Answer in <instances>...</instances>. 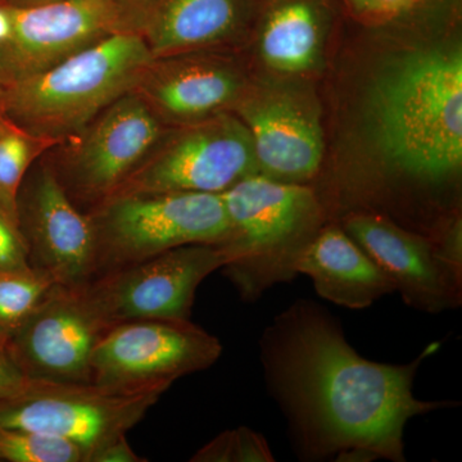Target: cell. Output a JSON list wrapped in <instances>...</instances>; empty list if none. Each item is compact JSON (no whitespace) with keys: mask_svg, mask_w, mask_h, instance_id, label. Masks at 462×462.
<instances>
[{"mask_svg":"<svg viewBox=\"0 0 462 462\" xmlns=\"http://www.w3.org/2000/svg\"><path fill=\"white\" fill-rule=\"evenodd\" d=\"M54 284L50 275L33 267L0 272V343L7 345Z\"/></svg>","mask_w":462,"mask_h":462,"instance_id":"obj_21","label":"cell"},{"mask_svg":"<svg viewBox=\"0 0 462 462\" xmlns=\"http://www.w3.org/2000/svg\"><path fill=\"white\" fill-rule=\"evenodd\" d=\"M220 197L229 221L221 270L240 298L254 303L275 285L294 281L298 260L324 225L315 190L254 173Z\"/></svg>","mask_w":462,"mask_h":462,"instance_id":"obj_3","label":"cell"},{"mask_svg":"<svg viewBox=\"0 0 462 462\" xmlns=\"http://www.w3.org/2000/svg\"><path fill=\"white\" fill-rule=\"evenodd\" d=\"M340 225L407 306L425 314L461 306L462 272L442 256L433 240L372 212H349Z\"/></svg>","mask_w":462,"mask_h":462,"instance_id":"obj_13","label":"cell"},{"mask_svg":"<svg viewBox=\"0 0 462 462\" xmlns=\"http://www.w3.org/2000/svg\"><path fill=\"white\" fill-rule=\"evenodd\" d=\"M12 12L11 39L0 51L5 85L51 69L112 33L135 32L100 0H60Z\"/></svg>","mask_w":462,"mask_h":462,"instance_id":"obj_14","label":"cell"},{"mask_svg":"<svg viewBox=\"0 0 462 462\" xmlns=\"http://www.w3.org/2000/svg\"><path fill=\"white\" fill-rule=\"evenodd\" d=\"M17 220L33 269L60 285L85 284L96 278V236L90 216L76 207L54 167L42 158L18 191Z\"/></svg>","mask_w":462,"mask_h":462,"instance_id":"obj_12","label":"cell"},{"mask_svg":"<svg viewBox=\"0 0 462 462\" xmlns=\"http://www.w3.org/2000/svg\"><path fill=\"white\" fill-rule=\"evenodd\" d=\"M324 300L351 310L367 309L394 287L372 257L340 224L322 225L297 263Z\"/></svg>","mask_w":462,"mask_h":462,"instance_id":"obj_17","label":"cell"},{"mask_svg":"<svg viewBox=\"0 0 462 462\" xmlns=\"http://www.w3.org/2000/svg\"><path fill=\"white\" fill-rule=\"evenodd\" d=\"M171 385L112 387L29 379L17 393L0 400V425L66 440L90 462L97 451L136 427Z\"/></svg>","mask_w":462,"mask_h":462,"instance_id":"obj_6","label":"cell"},{"mask_svg":"<svg viewBox=\"0 0 462 462\" xmlns=\"http://www.w3.org/2000/svg\"><path fill=\"white\" fill-rule=\"evenodd\" d=\"M27 380L9 356L7 346L0 343V400L17 393Z\"/></svg>","mask_w":462,"mask_h":462,"instance_id":"obj_26","label":"cell"},{"mask_svg":"<svg viewBox=\"0 0 462 462\" xmlns=\"http://www.w3.org/2000/svg\"><path fill=\"white\" fill-rule=\"evenodd\" d=\"M14 30V12L11 5L0 3V51L7 45Z\"/></svg>","mask_w":462,"mask_h":462,"instance_id":"obj_29","label":"cell"},{"mask_svg":"<svg viewBox=\"0 0 462 462\" xmlns=\"http://www.w3.org/2000/svg\"><path fill=\"white\" fill-rule=\"evenodd\" d=\"M358 12L369 16H397L411 11L425 0H346Z\"/></svg>","mask_w":462,"mask_h":462,"instance_id":"obj_25","label":"cell"},{"mask_svg":"<svg viewBox=\"0 0 462 462\" xmlns=\"http://www.w3.org/2000/svg\"><path fill=\"white\" fill-rule=\"evenodd\" d=\"M60 144L57 139L29 132L0 109V207L12 217L17 220L18 191L27 172Z\"/></svg>","mask_w":462,"mask_h":462,"instance_id":"obj_20","label":"cell"},{"mask_svg":"<svg viewBox=\"0 0 462 462\" xmlns=\"http://www.w3.org/2000/svg\"><path fill=\"white\" fill-rule=\"evenodd\" d=\"M0 3H5V0H0Z\"/></svg>","mask_w":462,"mask_h":462,"instance_id":"obj_32","label":"cell"},{"mask_svg":"<svg viewBox=\"0 0 462 462\" xmlns=\"http://www.w3.org/2000/svg\"><path fill=\"white\" fill-rule=\"evenodd\" d=\"M54 2H60V0H5V5H11V7L26 8Z\"/></svg>","mask_w":462,"mask_h":462,"instance_id":"obj_30","label":"cell"},{"mask_svg":"<svg viewBox=\"0 0 462 462\" xmlns=\"http://www.w3.org/2000/svg\"><path fill=\"white\" fill-rule=\"evenodd\" d=\"M275 460L263 436L248 427L224 431L207 443L190 461L273 462Z\"/></svg>","mask_w":462,"mask_h":462,"instance_id":"obj_23","label":"cell"},{"mask_svg":"<svg viewBox=\"0 0 462 462\" xmlns=\"http://www.w3.org/2000/svg\"><path fill=\"white\" fill-rule=\"evenodd\" d=\"M111 327L91 282L54 284L5 346L27 379L89 383L94 346Z\"/></svg>","mask_w":462,"mask_h":462,"instance_id":"obj_10","label":"cell"},{"mask_svg":"<svg viewBox=\"0 0 462 462\" xmlns=\"http://www.w3.org/2000/svg\"><path fill=\"white\" fill-rule=\"evenodd\" d=\"M163 124H190L236 107L239 72L221 58L194 53L153 58L134 89Z\"/></svg>","mask_w":462,"mask_h":462,"instance_id":"obj_16","label":"cell"},{"mask_svg":"<svg viewBox=\"0 0 462 462\" xmlns=\"http://www.w3.org/2000/svg\"><path fill=\"white\" fill-rule=\"evenodd\" d=\"M220 245L170 249L91 281L100 309L112 325L130 320H190L200 282L223 269Z\"/></svg>","mask_w":462,"mask_h":462,"instance_id":"obj_11","label":"cell"},{"mask_svg":"<svg viewBox=\"0 0 462 462\" xmlns=\"http://www.w3.org/2000/svg\"><path fill=\"white\" fill-rule=\"evenodd\" d=\"M145 458H142L134 452L132 446L127 442L126 436L116 438L115 440L109 442L108 445L100 448L91 457L90 462H144Z\"/></svg>","mask_w":462,"mask_h":462,"instance_id":"obj_28","label":"cell"},{"mask_svg":"<svg viewBox=\"0 0 462 462\" xmlns=\"http://www.w3.org/2000/svg\"><path fill=\"white\" fill-rule=\"evenodd\" d=\"M0 461L85 462L78 446L58 438L0 425Z\"/></svg>","mask_w":462,"mask_h":462,"instance_id":"obj_22","label":"cell"},{"mask_svg":"<svg viewBox=\"0 0 462 462\" xmlns=\"http://www.w3.org/2000/svg\"><path fill=\"white\" fill-rule=\"evenodd\" d=\"M29 267V249L20 225L0 207V272Z\"/></svg>","mask_w":462,"mask_h":462,"instance_id":"obj_24","label":"cell"},{"mask_svg":"<svg viewBox=\"0 0 462 462\" xmlns=\"http://www.w3.org/2000/svg\"><path fill=\"white\" fill-rule=\"evenodd\" d=\"M165 132V124L130 91L60 144L62 160L53 167L72 199L94 207L115 193Z\"/></svg>","mask_w":462,"mask_h":462,"instance_id":"obj_8","label":"cell"},{"mask_svg":"<svg viewBox=\"0 0 462 462\" xmlns=\"http://www.w3.org/2000/svg\"><path fill=\"white\" fill-rule=\"evenodd\" d=\"M254 173H258V166L247 127L238 116L221 112L166 130L147 158L108 199L134 194H221Z\"/></svg>","mask_w":462,"mask_h":462,"instance_id":"obj_7","label":"cell"},{"mask_svg":"<svg viewBox=\"0 0 462 462\" xmlns=\"http://www.w3.org/2000/svg\"><path fill=\"white\" fill-rule=\"evenodd\" d=\"M153 60L138 32H120L58 65L5 85L0 109L36 135L65 143L135 89Z\"/></svg>","mask_w":462,"mask_h":462,"instance_id":"obj_4","label":"cell"},{"mask_svg":"<svg viewBox=\"0 0 462 462\" xmlns=\"http://www.w3.org/2000/svg\"><path fill=\"white\" fill-rule=\"evenodd\" d=\"M320 47V12L314 0H281L266 20L261 53L267 65L288 74L314 66Z\"/></svg>","mask_w":462,"mask_h":462,"instance_id":"obj_19","label":"cell"},{"mask_svg":"<svg viewBox=\"0 0 462 462\" xmlns=\"http://www.w3.org/2000/svg\"><path fill=\"white\" fill-rule=\"evenodd\" d=\"M248 7V0H156L139 32L153 58L197 53L234 38Z\"/></svg>","mask_w":462,"mask_h":462,"instance_id":"obj_18","label":"cell"},{"mask_svg":"<svg viewBox=\"0 0 462 462\" xmlns=\"http://www.w3.org/2000/svg\"><path fill=\"white\" fill-rule=\"evenodd\" d=\"M439 346L431 343L409 364L374 363L328 310L300 300L263 330L260 357L302 460L404 462L409 421L456 406L413 394L419 367Z\"/></svg>","mask_w":462,"mask_h":462,"instance_id":"obj_1","label":"cell"},{"mask_svg":"<svg viewBox=\"0 0 462 462\" xmlns=\"http://www.w3.org/2000/svg\"><path fill=\"white\" fill-rule=\"evenodd\" d=\"M254 144L258 173L289 184L309 185L324 158L318 117L302 100L287 93L242 96L236 106Z\"/></svg>","mask_w":462,"mask_h":462,"instance_id":"obj_15","label":"cell"},{"mask_svg":"<svg viewBox=\"0 0 462 462\" xmlns=\"http://www.w3.org/2000/svg\"><path fill=\"white\" fill-rule=\"evenodd\" d=\"M223 354L220 340L190 320L118 322L91 354V382L112 387L171 383L208 369Z\"/></svg>","mask_w":462,"mask_h":462,"instance_id":"obj_9","label":"cell"},{"mask_svg":"<svg viewBox=\"0 0 462 462\" xmlns=\"http://www.w3.org/2000/svg\"><path fill=\"white\" fill-rule=\"evenodd\" d=\"M375 142L392 172L437 185L462 162V56L457 50L413 51L398 58L372 94Z\"/></svg>","mask_w":462,"mask_h":462,"instance_id":"obj_2","label":"cell"},{"mask_svg":"<svg viewBox=\"0 0 462 462\" xmlns=\"http://www.w3.org/2000/svg\"><path fill=\"white\" fill-rule=\"evenodd\" d=\"M117 12L135 32H141L143 23L156 0H100Z\"/></svg>","mask_w":462,"mask_h":462,"instance_id":"obj_27","label":"cell"},{"mask_svg":"<svg viewBox=\"0 0 462 462\" xmlns=\"http://www.w3.org/2000/svg\"><path fill=\"white\" fill-rule=\"evenodd\" d=\"M5 79H3L2 74H0V105H2L3 96H5Z\"/></svg>","mask_w":462,"mask_h":462,"instance_id":"obj_31","label":"cell"},{"mask_svg":"<svg viewBox=\"0 0 462 462\" xmlns=\"http://www.w3.org/2000/svg\"><path fill=\"white\" fill-rule=\"evenodd\" d=\"M89 216L96 236V278L182 245H221L229 236L220 194L114 197L94 206Z\"/></svg>","mask_w":462,"mask_h":462,"instance_id":"obj_5","label":"cell"}]
</instances>
